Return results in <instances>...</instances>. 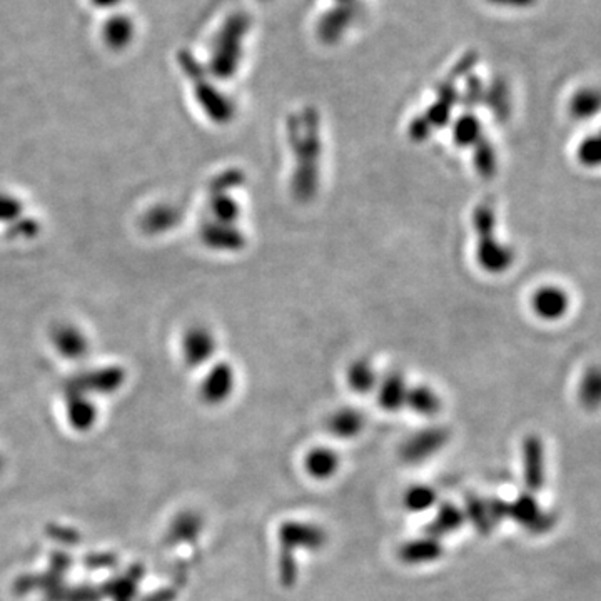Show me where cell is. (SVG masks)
<instances>
[{
    "instance_id": "1",
    "label": "cell",
    "mask_w": 601,
    "mask_h": 601,
    "mask_svg": "<svg viewBox=\"0 0 601 601\" xmlns=\"http://www.w3.org/2000/svg\"><path fill=\"white\" fill-rule=\"evenodd\" d=\"M279 543H281V580L284 585H291L296 580V561L294 555L299 550H321L326 543V533L323 528L314 523L303 521H288L279 528Z\"/></svg>"
},
{
    "instance_id": "2",
    "label": "cell",
    "mask_w": 601,
    "mask_h": 601,
    "mask_svg": "<svg viewBox=\"0 0 601 601\" xmlns=\"http://www.w3.org/2000/svg\"><path fill=\"white\" fill-rule=\"evenodd\" d=\"M530 308L536 318L546 323H556L570 313L571 296L563 286L545 284L531 294Z\"/></svg>"
},
{
    "instance_id": "3",
    "label": "cell",
    "mask_w": 601,
    "mask_h": 601,
    "mask_svg": "<svg viewBox=\"0 0 601 601\" xmlns=\"http://www.w3.org/2000/svg\"><path fill=\"white\" fill-rule=\"evenodd\" d=\"M248 29V24L244 21V17H233L224 24V29L218 36L216 41V52H214L213 64L219 72L229 74L233 69L234 57H236V49H238L239 41H243L244 32Z\"/></svg>"
},
{
    "instance_id": "4",
    "label": "cell",
    "mask_w": 601,
    "mask_h": 601,
    "mask_svg": "<svg viewBox=\"0 0 601 601\" xmlns=\"http://www.w3.org/2000/svg\"><path fill=\"white\" fill-rule=\"evenodd\" d=\"M448 436L443 430L421 431L406 441L403 446V456L411 463H420L435 455L443 448Z\"/></svg>"
},
{
    "instance_id": "5",
    "label": "cell",
    "mask_w": 601,
    "mask_h": 601,
    "mask_svg": "<svg viewBox=\"0 0 601 601\" xmlns=\"http://www.w3.org/2000/svg\"><path fill=\"white\" fill-rule=\"evenodd\" d=\"M568 112L578 122H588L601 114V87L581 86L571 94Z\"/></svg>"
},
{
    "instance_id": "6",
    "label": "cell",
    "mask_w": 601,
    "mask_h": 601,
    "mask_svg": "<svg viewBox=\"0 0 601 601\" xmlns=\"http://www.w3.org/2000/svg\"><path fill=\"white\" fill-rule=\"evenodd\" d=\"M441 555H443V546L440 545L438 538L431 535L411 540L399 551L403 563L415 566L433 563V561L440 560Z\"/></svg>"
},
{
    "instance_id": "7",
    "label": "cell",
    "mask_w": 601,
    "mask_h": 601,
    "mask_svg": "<svg viewBox=\"0 0 601 601\" xmlns=\"http://www.w3.org/2000/svg\"><path fill=\"white\" fill-rule=\"evenodd\" d=\"M339 465L341 460L338 453L326 446L313 448L304 458V470L314 480L324 481L333 478L338 473Z\"/></svg>"
},
{
    "instance_id": "8",
    "label": "cell",
    "mask_w": 601,
    "mask_h": 601,
    "mask_svg": "<svg viewBox=\"0 0 601 601\" xmlns=\"http://www.w3.org/2000/svg\"><path fill=\"white\" fill-rule=\"evenodd\" d=\"M134 34H136V27L131 17L121 16V14L109 17L102 26V39L112 51L126 49L134 39Z\"/></svg>"
},
{
    "instance_id": "9",
    "label": "cell",
    "mask_w": 601,
    "mask_h": 601,
    "mask_svg": "<svg viewBox=\"0 0 601 601\" xmlns=\"http://www.w3.org/2000/svg\"><path fill=\"white\" fill-rule=\"evenodd\" d=\"M364 428L363 413L353 410V408H343L329 416L328 430L336 438H354L358 436Z\"/></svg>"
},
{
    "instance_id": "10",
    "label": "cell",
    "mask_w": 601,
    "mask_h": 601,
    "mask_svg": "<svg viewBox=\"0 0 601 601\" xmlns=\"http://www.w3.org/2000/svg\"><path fill=\"white\" fill-rule=\"evenodd\" d=\"M408 393H410V389L406 386L405 379L391 374L384 379L379 388V405L383 406L384 410H399L401 406L406 405Z\"/></svg>"
},
{
    "instance_id": "11",
    "label": "cell",
    "mask_w": 601,
    "mask_h": 601,
    "mask_svg": "<svg viewBox=\"0 0 601 601\" xmlns=\"http://www.w3.org/2000/svg\"><path fill=\"white\" fill-rule=\"evenodd\" d=\"M465 518V513L458 506L446 503V505L440 506V510L436 513L435 520L431 523L428 531L435 538L450 535V533L460 530L463 523H465Z\"/></svg>"
},
{
    "instance_id": "12",
    "label": "cell",
    "mask_w": 601,
    "mask_h": 601,
    "mask_svg": "<svg viewBox=\"0 0 601 601\" xmlns=\"http://www.w3.org/2000/svg\"><path fill=\"white\" fill-rule=\"evenodd\" d=\"M234 374L228 366L214 369L211 376L206 379L204 384V396L211 403H221L223 399L228 398L229 394L233 393Z\"/></svg>"
},
{
    "instance_id": "13",
    "label": "cell",
    "mask_w": 601,
    "mask_h": 601,
    "mask_svg": "<svg viewBox=\"0 0 601 601\" xmlns=\"http://www.w3.org/2000/svg\"><path fill=\"white\" fill-rule=\"evenodd\" d=\"M406 406H410L416 415L435 416L440 411L441 401L433 389L420 386V388L410 389Z\"/></svg>"
},
{
    "instance_id": "14",
    "label": "cell",
    "mask_w": 601,
    "mask_h": 601,
    "mask_svg": "<svg viewBox=\"0 0 601 601\" xmlns=\"http://www.w3.org/2000/svg\"><path fill=\"white\" fill-rule=\"evenodd\" d=\"M436 503H438V495L431 486L416 485L406 491L405 506L406 510L411 513H425V511L431 510Z\"/></svg>"
},
{
    "instance_id": "15",
    "label": "cell",
    "mask_w": 601,
    "mask_h": 601,
    "mask_svg": "<svg viewBox=\"0 0 601 601\" xmlns=\"http://www.w3.org/2000/svg\"><path fill=\"white\" fill-rule=\"evenodd\" d=\"M576 159L588 169H601V131L593 132L578 144Z\"/></svg>"
},
{
    "instance_id": "16",
    "label": "cell",
    "mask_w": 601,
    "mask_h": 601,
    "mask_svg": "<svg viewBox=\"0 0 601 601\" xmlns=\"http://www.w3.org/2000/svg\"><path fill=\"white\" fill-rule=\"evenodd\" d=\"M348 383L356 393H368L376 386V371L366 361L353 364L349 369Z\"/></svg>"
},
{
    "instance_id": "17",
    "label": "cell",
    "mask_w": 601,
    "mask_h": 601,
    "mask_svg": "<svg viewBox=\"0 0 601 601\" xmlns=\"http://www.w3.org/2000/svg\"><path fill=\"white\" fill-rule=\"evenodd\" d=\"M213 338L206 331H192L186 338L187 358L199 363V359H204L213 351Z\"/></svg>"
},
{
    "instance_id": "18",
    "label": "cell",
    "mask_w": 601,
    "mask_h": 601,
    "mask_svg": "<svg viewBox=\"0 0 601 601\" xmlns=\"http://www.w3.org/2000/svg\"><path fill=\"white\" fill-rule=\"evenodd\" d=\"M581 394L583 399L588 401H595V399H601V368L595 366L591 368L588 373L585 374V378L581 381Z\"/></svg>"
},
{
    "instance_id": "19",
    "label": "cell",
    "mask_w": 601,
    "mask_h": 601,
    "mask_svg": "<svg viewBox=\"0 0 601 601\" xmlns=\"http://www.w3.org/2000/svg\"><path fill=\"white\" fill-rule=\"evenodd\" d=\"M488 2L493 6L505 7V9H530L538 0H488Z\"/></svg>"
},
{
    "instance_id": "20",
    "label": "cell",
    "mask_w": 601,
    "mask_h": 601,
    "mask_svg": "<svg viewBox=\"0 0 601 601\" xmlns=\"http://www.w3.org/2000/svg\"><path fill=\"white\" fill-rule=\"evenodd\" d=\"M124 0H91L92 6L99 7V9H114V7L121 6Z\"/></svg>"
}]
</instances>
